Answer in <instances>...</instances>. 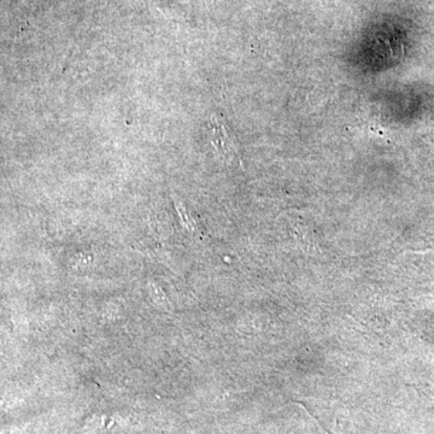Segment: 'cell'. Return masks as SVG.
Instances as JSON below:
<instances>
[{
	"label": "cell",
	"instance_id": "1",
	"mask_svg": "<svg viewBox=\"0 0 434 434\" xmlns=\"http://www.w3.org/2000/svg\"><path fill=\"white\" fill-rule=\"evenodd\" d=\"M216 137H217V141L214 144L217 146V150L219 153H222L226 158H234L237 156L235 153V145H233L232 141L229 139L228 135L226 134V130H224L222 125L216 123L215 130H214Z\"/></svg>",
	"mask_w": 434,
	"mask_h": 434
}]
</instances>
